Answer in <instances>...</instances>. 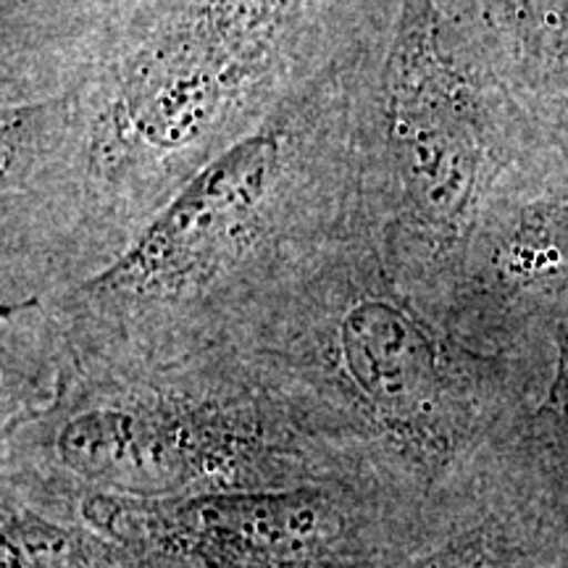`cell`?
Instances as JSON below:
<instances>
[{
  "label": "cell",
  "instance_id": "obj_1",
  "mask_svg": "<svg viewBox=\"0 0 568 568\" xmlns=\"http://www.w3.org/2000/svg\"><path fill=\"white\" fill-rule=\"evenodd\" d=\"M303 11L305 0H184L74 95L27 109L6 145L74 132L92 201L145 226L234 134L258 130L247 119L287 77Z\"/></svg>",
  "mask_w": 568,
  "mask_h": 568
},
{
  "label": "cell",
  "instance_id": "obj_2",
  "mask_svg": "<svg viewBox=\"0 0 568 568\" xmlns=\"http://www.w3.org/2000/svg\"><path fill=\"white\" fill-rule=\"evenodd\" d=\"M372 237L335 234L301 290L311 366L395 456L435 479L477 422L479 361L416 308Z\"/></svg>",
  "mask_w": 568,
  "mask_h": 568
},
{
  "label": "cell",
  "instance_id": "obj_3",
  "mask_svg": "<svg viewBox=\"0 0 568 568\" xmlns=\"http://www.w3.org/2000/svg\"><path fill=\"white\" fill-rule=\"evenodd\" d=\"M326 84L276 109L195 174L101 272L71 290L98 308H190L258 276L301 224L326 166Z\"/></svg>",
  "mask_w": 568,
  "mask_h": 568
},
{
  "label": "cell",
  "instance_id": "obj_4",
  "mask_svg": "<svg viewBox=\"0 0 568 568\" xmlns=\"http://www.w3.org/2000/svg\"><path fill=\"white\" fill-rule=\"evenodd\" d=\"M376 161L389 255L456 237L474 184V134L432 0H403L382 67ZM387 245V247H389Z\"/></svg>",
  "mask_w": 568,
  "mask_h": 568
},
{
  "label": "cell",
  "instance_id": "obj_5",
  "mask_svg": "<svg viewBox=\"0 0 568 568\" xmlns=\"http://www.w3.org/2000/svg\"><path fill=\"white\" fill-rule=\"evenodd\" d=\"M92 529L140 568H339L347 518L322 489H209L176 497L90 495Z\"/></svg>",
  "mask_w": 568,
  "mask_h": 568
},
{
  "label": "cell",
  "instance_id": "obj_6",
  "mask_svg": "<svg viewBox=\"0 0 568 568\" xmlns=\"http://www.w3.org/2000/svg\"><path fill=\"white\" fill-rule=\"evenodd\" d=\"M261 439L234 403L148 389L84 403L59 424L53 453L101 495L176 497L247 471Z\"/></svg>",
  "mask_w": 568,
  "mask_h": 568
},
{
  "label": "cell",
  "instance_id": "obj_7",
  "mask_svg": "<svg viewBox=\"0 0 568 568\" xmlns=\"http://www.w3.org/2000/svg\"><path fill=\"white\" fill-rule=\"evenodd\" d=\"M3 568H122L109 539L63 527L21 506H3Z\"/></svg>",
  "mask_w": 568,
  "mask_h": 568
},
{
  "label": "cell",
  "instance_id": "obj_8",
  "mask_svg": "<svg viewBox=\"0 0 568 568\" xmlns=\"http://www.w3.org/2000/svg\"><path fill=\"white\" fill-rule=\"evenodd\" d=\"M400 568H521V560L493 529H471Z\"/></svg>",
  "mask_w": 568,
  "mask_h": 568
},
{
  "label": "cell",
  "instance_id": "obj_9",
  "mask_svg": "<svg viewBox=\"0 0 568 568\" xmlns=\"http://www.w3.org/2000/svg\"><path fill=\"white\" fill-rule=\"evenodd\" d=\"M542 414H552L560 422H568V332H558V368L552 379L548 400H545Z\"/></svg>",
  "mask_w": 568,
  "mask_h": 568
}]
</instances>
